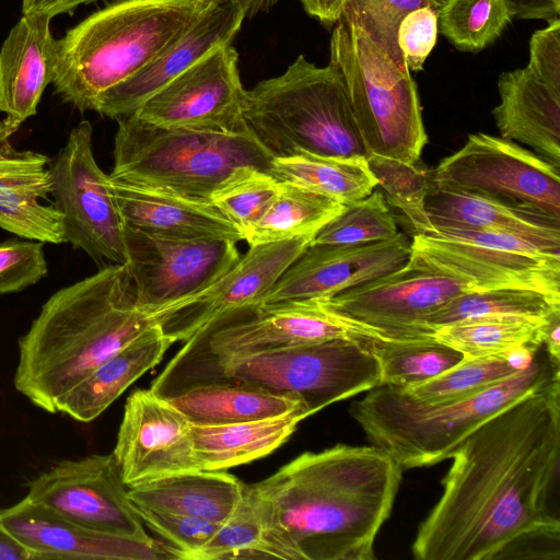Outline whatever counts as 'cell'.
<instances>
[{
    "instance_id": "cell-1",
    "label": "cell",
    "mask_w": 560,
    "mask_h": 560,
    "mask_svg": "<svg viewBox=\"0 0 560 560\" xmlns=\"http://www.w3.org/2000/svg\"><path fill=\"white\" fill-rule=\"evenodd\" d=\"M442 494L419 525L418 560L556 559L551 508L560 459V378L514 401L454 451Z\"/></svg>"
},
{
    "instance_id": "cell-2",
    "label": "cell",
    "mask_w": 560,
    "mask_h": 560,
    "mask_svg": "<svg viewBox=\"0 0 560 560\" xmlns=\"http://www.w3.org/2000/svg\"><path fill=\"white\" fill-rule=\"evenodd\" d=\"M402 468L383 448L337 444L306 452L254 483L270 558L374 560Z\"/></svg>"
},
{
    "instance_id": "cell-3",
    "label": "cell",
    "mask_w": 560,
    "mask_h": 560,
    "mask_svg": "<svg viewBox=\"0 0 560 560\" xmlns=\"http://www.w3.org/2000/svg\"><path fill=\"white\" fill-rule=\"evenodd\" d=\"M153 325L136 307L126 265L103 266L42 306L19 339L14 387L44 411L59 412L80 381Z\"/></svg>"
},
{
    "instance_id": "cell-4",
    "label": "cell",
    "mask_w": 560,
    "mask_h": 560,
    "mask_svg": "<svg viewBox=\"0 0 560 560\" xmlns=\"http://www.w3.org/2000/svg\"><path fill=\"white\" fill-rule=\"evenodd\" d=\"M208 5L196 0H116L57 40L52 81L81 112L153 62Z\"/></svg>"
},
{
    "instance_id": "cell-5",
    "label": "cell",
    "mask_w": 560,
    "mask_h": 560,
    "mask_svg": "<svg viewBox=\"0 0 560 560\" xmlns=\"http://www.w3.org/2000/svg\"><path fill=\"white\" fill-rule=\"evenodd\" d=\"M557 378L560 362L542 346L526 369L463 399L423 404L400 388L378 385L352 402L349 412L369 442L386 451L402 470L428 467L451 458L495 413Z\"/></svg>"
},
{
    "instance_id": "cell-6",
    "label": "cell",
    "mask_w": 560,
    "mask_h": 560,
    "mask_svg": "<svg viewBox=\"0 0 560 560\" xmlns=\"http://www.w3.org/2000/svg\"><path fill=\"white\" fill-rule=\"evenodd\" d=\"M243 383L299 400L313 415L381 383L372 352L354 339H330L241 359L172 363L151 390L168 398L198 385Z\"/></svg>"
},
{
    "instance_id": "cell-7",
    "label": "cell",
    "mask_w": 560,
    "mask_h": 560,
    "mask_svg": "<svg viewBox=\"0 0 560 560\" xmlns=\"http://www.w3.org/2000/svg\"><path fill=\"white\" fill-rule=\"evenodd\" d=\"M243 119L273 159L369 155L340 73L303 55L282 74L246 90Z\"/></svg>"
},
{
    "instance_id": "cell-8",
    "label": "cell",
    "mask_w": 560,
    "mask_h": 560,
    "mask_svg": "<svg viewBox=\"0 0 560 560\" xmlns=\"http://www.w3.org/2000/svg\"><path fill=\"white\" fill-rule=\"evenodd\" d=\"M109 176L211 202L236 168L270 174L273 158L248 131L168 128L130 115L117 119Z\"/></svg>"
},
{
    "instance_id": "cell-9",
    "label": "cell",
    "mask_w": 560,
    "mask_h": 560,
    "mask_svg": "<svg viewBox=\"0 0 560 560\" xmlns=\"http://www.w3.org/2000/svg\"><path fill=\"white\" fill-rule=\"evenodd\" d=\"M328 63L345 82L369 154L420 162L428 136L411 72L397 67L343 18L331 28Z\"/></svg>"
},
{
    "instance_id": "cell-10",
    "label": "cell",
    "mask_w": 560,
    "mask_h": 560,
    "mask_svg": "<svg viewBox=\"0 0 560 560\" xmlns=\"http://www.w3.org/2000/svg\"><path fill=\"white\" fill-rule=\"evenodd\" d=\"M431 180L560 221V166L501 136L468 135L431 171Z\"/></svg>"
},
{
    "instance_id": "cell-11",
    "label": "cell",
    "mask_w": 560,
    "mask_h": 560,
    "mask_svg": "<svg viewBox=\"0 0 560 560\" xmlns=\"http://www.w3.org/2000/svg\"><path fill=\"white\" fill-rule=\"evenodd\" d=\"M364 334L317 300L256 303L215 317L170 361L241 359L330 339ZM365 335V334H364Z\"/></svg>"
},
{
    "instance_id": "cell-12",
    "label": "cell",
    "mask_w": 560,
    "mask_h": 560,
    "mask_svg": "<svg viewBox=\"0 0 560 560\" xmlns=\"http://www.w3.org/2000/svg\"><path fill=\"white\" fill-rule=\"evenodd\" d=\"M93 128L74 127L51 160L52 197L62 215L66 242L97 264H126L125 226L109 186L92 149Z\"/></svg>"
},
{
    "instance_id": "cell-13",
    "label": "cell",
    "mask_w": 560,
    "mask_h": 560,
    "mask_svg": "<svg viewBox=\"0 0 560 560\" xmlns=\"http://www.w3.org/2000/svg\"><path fill=\"white\" fill-rule=\"evenodd\" d=\"M124 235L135 304L150 316L207 289L241 258L230 240L164 237L129 226Z\"/></svg>"
},
{
    "instance_id": "cell-14",
    "label": "cell",
    "mask_w": 560,
    "mask_h": 560,
    "mask_svg": "<svg viewBox=\"0 0 560 560\" xmlns=\"http://www.w3.org/2000/svg\"><path fill=\"white\" fill-rule=\"evenodd\" d=\"M465 292L458 280L408 260L386 276L319 300L365 335L408 340L432 338L425 317Z\"/></svg>"
},
{
    "instance_id": "cell-15",
    "label": "cell",
    "mask_w": 560,
    "mask_h": 560,
    "mask_svg": "<svg viewBox=\"0 0 560 560\" xmlns=\"http://www.w3.org/2000/svg\"><path fill=\"white\" fill-rule=\"evenodd\" d=\"M112 454L65 459L28 483L26 498L82 528L151 539Z\"/></svg>"
},
{
    "instance_id": "cell-16",
    "label": "cell",
    "mask_w": 560,
    "mask_h": 560,
    "mask_svg": "<svg viewBox=\"0 0 560 560\" xmlns=\"http://www.w3.org/2000/svg\"><path fill=\"white\" fill-rule=\"evenodd\" d=\"M245 94L238 54L229 44L199 59L132 115L168 128L244 131Z\"/></svg>"
},
{
    "instance_id": "cell-17",
    "label": "cell",
    "mask_w": 560,
    "mask_h": 560,
    "mask_svg": "<svg viewBox=\"0 0 560 560\" xmlns=\"http://www.w3.org/2000/svg\"><path fill=\"white\" fill-rule=\"evenodd\" d=\"M312 240L303 236L249 246L246 254L207 289L151 315L154 324L173 343L185 342L221 314L260 303Z\"/></svg>"
},
{
    "instance_id": "cell-18",
    "label": "cell",
    "mask_w": 560,
    "mask_h": 560,
    "mask_svg": "<svg viewBox=\"0 0 560 560\" xmlns=\"http://www.w3.org/2000/svg\"><path fill=\"white\" fill-rule=\"evenodd\" d=\"M113 455L128 488L197 469L191 423L151 389L127 398Z\"/></svg>"
},
{
    "instance_id": "cell-19",
    "label": "cell",
    "mask_w": 560,
    "mask_h": 560,
    "mask_svg": "<svg viewBox=\"0 0 560 560\" xmlns=\"http://www.w3.org/2000/svg\"><path fill=\"white\" fill-rule=\"evenodd\" d=\"M411 241L401 232L390 240L360 245L310 244L280 275L260 303L331 298L402 267Z\"/></svg>"
},
{
    "instance_id": "cell-20",
    "label": "cell",
    "mask_w": 560,
    "mask_h": 560,
    "mask_svg": "<svg viewBox=\"0 0 560 560\" xmlns=\"http://www.w3.org/2000/svg\"><path fill=\"white\" fill-rule=\"evenodd\" d=\"M408 260L458 280L468 291L529 289L560 296V257L413 234Z\"/></svg>"
},
{
    "instance_id": "cell-21",
    "label": "cell",
    "mask_w": 560,
    "mask_h": 560,
    "mask_svg": "<svg viewBox=\"0 0 560 560\" xmlns=\"http://www.w3.org/2000/svg\"><path fill=\"white\" fill-rule=\"evenodd\" d=\"M2 525L39 559L164 560L179 559L172 546L82 528L26 497L0 511Z\"/></svg>"
},
{
    "instance_id": "cell-22",
    "label": "cell",
    "mask_w": 560,
    "mask_h": 560,
    "mask_svg": "<svg viewBox=\"0 0 560 560\" xmlns=\"http://www.w3.org/2000/svg\"><path fill=\"white\" fill-rule=\"evenodd\" d=\"M21 124L0 120V228L21 238L66 243L62 215L52 192L51 160L31 150H16L12 136Z\"/></svg>"
},
{
    "instance_id": "cell-23",
    "label": "cell",
    "mask_w": 560,
    "mask_h": 560,
    "mask_svg": "<svg viewBox=\"0 0 560 560\" xmlns=\"http://www.w3.org/2000/svg\"><path fill=\"white\" fill-rule=\"evenodd\" d=\"M245 16L234 4H210L196 23L153 62L106 92L95 112L112 119L130 116L154 93L208 55L232 44Z\"/></svg>"
},
{
    "instance_id": "cell-24",
    "label": "cell",
    "mask_w": 560,
    "mask_h": 560,
    "mask_svg": "<svg viewBox=\"0 0 560 560\" xmlns=\"http://www.w3.org/2000/svg\"><path fill=\"white\" fill-rule=\"evenodd\" d=\"M108 177L125 226L174 238L244 240L240 229L212 202Z\"/></svg>"
},
{
    "instance_id": "cell-25",
    "label": "cell",
    "mask_w": 560,
    "mask_h": 560,
    "mask_svg": "<svg viewBox=\"0 0 560 560\" xmlns=\"http://www.w3.org/2000/svg\"><path fill=\"white\" fill-rule=\"evenodd\" d=\"M50 20L23 15L0 49V112L21 125L36 114L44 90L55 79L58 46Z\"/></svg>"
},
{
    "instance_id": "cell-26",
    "label": "cell",
    "mask_w": 560,
    "mask_h": 560,
    "mask_svg": "<svg viewBox=\"0 0 560 560\" xmlns=\"http://www.w3.org/2000/svg\"><path fill=\"white\" fill-rule=\"evenodd\" d=\"M497 86L500 103L491 114L501 137L560 166V91L527 67L503 71Z\"/></svg>"
},
{
    "instance_id": "cell-27",
    "label": "cell",
    "mask_w": 560,
    "mask_h": 560,
    "mask_svg": "<svg viewBox=\"0 0 560 560\" xmlns=\"http://www.w3.org/2000/svg\"><path fill=\"white\" fill-rule=\"evenodd\" d=\"M172 343L154 324L80 381L62 399L59 412L79 422L93 421L155 366Z\"/></svg>"
},
{
    "instance_id": "cell-28",
    "label": "cell",
    "mask_w": 560,
    "mask_h": 560,
    "mask_svg": "<svg viewBox=\"0 0 560 560\" xmlns=\"http://www.w3.org/2000/svg\"><path fill=\"white\" fill-rule=\"evenodd\" d=\"M244 485L224 470H188L128 488L132 503L222 524L237 506Z\"/></svg>"
},
{
    "instance_id": "cell-29",
    "label": "cell",
    "mask_w": 560,
    "mask_h": 560,
    "mask_svg": "<svg viewBox=\"0 0 560 560\" xmlns=\"http://www.w3.org/2000/svg\"><path fill=\"white\" fill-rule=\"evenodd\" d=\"M431 229L500 231L560 247V221L432 184L425 198ZM427 234V233H425Z\"/></svg>"
},
{
    "instance_id": "cell-30",
    "label": "cell",
    "mask_w": 560,
    "mask_h": 560,
    "mask_svg": "<svg viewBox=\"0 0 560 560\" xmlns=\"http://www.w3.org/2000/svg\"><path fill=\"white\" fill-rule=\"evenodd\" d=\"M311 416L300 407L288 413L221 425L191 424L197 469L226 470L264 457L283 444Z\"/></svg>"
},
{
    "instance_id": "cell-31",
    "label": "cell",
    "mask_w": 560,
    "mask_h": 560,
    "mask_svg": "<svg viewBox=\"0 0 560 560\" xmlns=\"http://www.w3.org/2000/svg\"><path fill=\"white\" fill-rule=\"evenodd\" d=\"M165 399L195 425H221L272 418L304 407L294 398L243 383L198 385Z\"/></svg>"
},
{
    "instance_id": "cell-32",
    "label": "cell",
    "mask_w": 560,
    "mask_h": 560,
    "mask_svg": "<svg viewBox=\"0 0 560 560\" xmlns=\"http://www.w3.org/2000/svg\"><path fill=\"white\" fill-rule=\"evenodd\" d=\"M270 175L279 182L300 185L343 206L365 198L377 186L365 156L300 154L273 159Z\"/></svg>"
},
{
    "instance_id": "cell-33",
    "label": "cell",
    "mask_w": 560,
    "mask_h": 560,
    "mask_svg": "<svg viewBox=\"0 0 560 560\" xmlns=\"http://www.w3.org/2000/svg\"><path fill=\"white\" fill-rule=\"evenodd\" d=\"M343 205L290 182H279V190L259 220L246 233L249 246L314 237Z\"/></svg>"
},
{
    "instance_id": "cell-34",
    "label": "cell",
    "mask_w": 560,
    "mask_h": 560,
    "mask_svg": "<svg viewBox=\"0 0 560 560\" xmlns=\"http://www.w3.org/2000/svg\"><path fill=\"white\" fill-rule=\"evenodd\" d=\"M550 318H468L434 329L432 337L459 351L467 359L499 355L523 347H542L545 328Z\"/></svg>"
},
{
    "instance_id": "cell-35",
    "label": "cell",
    "mask_w": 560,
    "mask_h": 560,
    "mask_svg": "<svg viewBox=\"0 0 560 560\" xmlns=\"http://www.w3.org/2000/svg\"><path fill=\"white\" fill-rule=\"evenodd\" d=\"M358 338L380 365V385L400 389L422 384L458 364L464 355L432 338L389 340L360 334Z\"/></svg>"
},
{
    "instance_id": "cell-36",
    "label": "cell",
    "mask_w": 560,
    "mask_h": 560,
    "mask_svg": "<svg viewBox=\"0 0 560 560\" xmlns=\"http://www.w3.org/2000/svg\"><path fill=\"white\" fill-rule=\"evenodd\" d=\"M540 348L523 347L499 355L464 358L439 376L402 390L423 404L435 405L459 400L526 369Z\"/></svg>"
},
{
    "instance_id": "cell-37",
    "label": "cell",
    "mask_w": 560,
    "mask_h": 560,
    "mask_svg": "<svg viewBox=\"0 0 560 560\" xmlns=\"http://www.w3.org/2000/svg\"><path fill=\"white\" fill-rule=\"evenodd\" d=\"M560 313V296L529 289L468 291L430 313L424 324L429 330L463 319L483 316H517L548 319Z\"/></svg>"
},
{
    "instance_id": "cell-38",
    "label": "cell",
    "mask_w": 560,
    "mask_h": 560,
    "mask_svg": "<svg viewBox=\"0 0 560 560\" xmlns=\"http://www.w3.org/2000/svg\"><path fill=\"white\" fill-rule=\"evenodd\" d=\"M512 20L505 0H443L438 10L439 32L463 52L491 46Z\"/></svg>"
},
{
    "instance_id": "cell-39",
    "label": "cell",
    "mask_w": 560,
    "mask_h": 560,
    "mask_svg": "<svg viewBox=\"0 0 560 560\" xmlns=\"http://www.w3.org/2000/svg\"><path fill=\"white\" fill-rule=\"evenodd\" d=\"M369 166L387 205L400 210L413 228V234H425L431 224L425 212V198L431 187V171L399 160L369 154Z\"/></svg>"
},
{
    "instance_id": "cell-40",
    "label": "cell",
    "mask_w": 560,
    "mask_h": 560,
    "mask_svg": "<svg viewBox=\"0 0 560 560\" xmlns=\"http://www.w3.org/2000/svg\"><path fill=\"white\" fill-rule=\"evenodd\" d=\"M388 205L378 188L369 196L345 206L313 237L315 245H360L382 242L398 234Z\"/></svg>"
},
{
    "instance_id": "cell-41",
    "label": "cell",
    "mask_w": 560,
    "mask_h": 560,
    "mask_svg": "<svg viewBox=\"0 0 560 560\" xmlns=\"http://www.w3.org/2000/svg\"><path fill=\"white\" fill-rule=\"evenodd\" d=\"M270 558L264 547V522L253 485L210 540L190 560Z\"/></svg>"
},
{
    "instance_id": "cell-42",
    "label": "cell",
    "mask_w": 560,
    "mask_h": 560,
    "mask_svg": "<svg viewBox=\"0 0 560 560\" xmlns=\"http://www.w3.org/2000/svg\"><path fill=\"white\" fill-rule=\"evenodd\" d=\"M279 190V180L253 166L236 168L211 195L217 206L243 233L259 220Z\"/></svg>"
},
{
    "instance_id": "cell-43",
    "label": "cell",
    "mask_w": 560,
    "mask_h": 560,
    "mask_svg": "<svg viewBox=\"0 0 560 560\" xmlns=\"http://www.w3.org/2000/svg\"><path fill=\"white\" fill-rule=\"evenodd\" d=\"M443 0H348L340 18L361 27L374 45L397 67L405 69L397 46V30L412 11L429 7L439 10ZM408 69V68H407Z\"/></svg>"
},
{
    "instance_id": "cell-44",
    "label": "cell",
    "mask_w": 560,
    "mask_h": 560,
    "mask_svg": "<svg viewBox=\"0 0 560 560\" xmlns=\"http://www.w3.org/2000/svg\"><path fill=\"white\" fill-rule=\"evenodd\" d=\"M132 506L142 522L178 551L182 560H190L210 540L220 525L203 518L137 503H132Z\"/></svg>"
},
{
    "instance_id": "cell-45",
    "label": "cell",
    "mask_w": 560,
    "mask_h": 560,
    "mask_svg": "<svg viewBox=\"0 0 560 560\" xmlns=\"http://www.w3.org/2000/svg\"><path fill=\"white\" fill-rule=\"evenodd\" d=\"M47 272L44 243L26 238L0 243V294L23 291Z\"/></svg>"
},
{
    "instance_id": "cell-46",
    "label": "cell",
    "mask_w": 560,
    "mask_h": 560,
    "mask_svg": "<svg viewBox=\"0 0 560 560\" xmlns=\"http://www.w3.org/2000/svg\"><path fill=\"white\" fill-rule=\"evenodd\" d=\"M438 34V10L433 8L417 9L401 21L397 30V46L410 72L423 69L436 44Z\"/></svg>"
},
{
    "instance_id": "cell-47",
    "label": "cell",
    "mask_w": 560,
    "mask_h": 560,
    "mask_svg": "<svg viewBox=\"0 0 560 560\" xmlns=\"http://www.w3.org/2000/svg\"><path fill=\"white\" fill-rule=\"evenodd\" d=\"M529 39L527 68L542 82L560 91V19L547 22Z\"/></svg>"
},
{
    "instance_id": "cell-48",
    "label": "cell",
    "mask_w": 560,
    "mask_h": 560,
    "mask_svg": "<svg viewBox=\"0 0 560 560\" xmlns=\"http://www.w3.org/2000/svg\"><path fill=\"white\" fill-rule=\"evenodd\" d=\"M513 19L552 21L559 18L560 0H505Z\"/></svg>"
},
{
    "instance_id": "cell-49",
    "label": "cell",
    "mask_w": 560,
    "mask_h": 560,
    "mask_svg": "<svg viewBox=\"0 0 560 560\" xmlns=\"http://www.w3.org/2000/svg\"><path fill=\"white\" fill-rule=\"evenodd\" d=\"M97 0H22L23 15H44L54 18L61 13H72L80 4Z\"/></svg>"
},
{
    "instance_id": "cell-50",
    "label": "cell",
    "mask_w": 560,
    "mask_h": 560,
    "mask_svg": "<svg viewBox=\"0 0 560 560\" xmlns=\"http://www.w3.org/2000/svg\"><path fill=\"white\" fill-rule=\"evenodd\" d=\"M348 0H300L305 12L331 30L339 21Z\"/></svg>"
},
{
    "instance_id": "cell-51",
    "label": "cell",
    "mask_w": 560,
    "mask_h": 560,
    "mask_svg": "<svg viewBox=\"0 0 560 560\" xmlns=\"http://www.w3.org/2000/svg\"><path fill=\"white\" fill-rule=\"evenodd\" d=\"M34 560L25 548L0 522V560Z\"/></svg>"
},
{
    "instance_id": "cell-52",
    "label": "cell",
    "mask_w": 560,
    "mask_h": 560,
    "mask_svg": "<svg viewBox=\"0 0 560 560\" xmlns=\"http://www.w3.org/2000/svg\"><path fill=\"white\" fill-rule=\"evenodd\" d=\"M205 5L231 3L240 8L245 19L268 12L279 0H196Z\"/></svg>"
},
{
    "instance_id": "cell-53",
    "label": "cell",
    "mask_w": 560,
    "mask_h": 560,
    "mask_svg": "<svg viewBox=\"0 0 560 560\" xmlns=\"http://www.w3.org/2000/svg\"><path fill=\"white\" fill-rule=\"evenodd\" d=\"M542 346L555 361L560 362V314L553 315L547 323Z\"/></svg>"
}]
</instances>
